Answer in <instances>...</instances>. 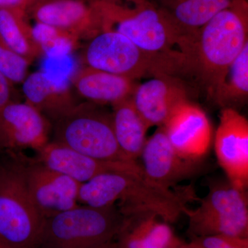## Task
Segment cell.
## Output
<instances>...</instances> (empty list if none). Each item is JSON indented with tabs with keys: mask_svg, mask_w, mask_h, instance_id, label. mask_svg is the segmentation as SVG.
<instances>
[{
	"mask_svg": "<svg viewBox=\"0 0 248 248\" xmlns=\"http://www.w3.org/2000/svg\"><path fill=\"white\" fill-rule=\"evenodd\" d=\"M112 107V126L117 144L127 160L138 162L149 128L135 108L131 97Z\"/></svg>",
	"mask_w": 248,
	"mask_h": 248,
	"instance_id": "20",
	"label": "cell"
},
{
	"mask_svg": "<svg viewBox=\"0 0 248 248\" xmlns=\"http://www.w3.org/2000/svg\"><path fill=\"white\" fill-rule=\"evenodd\" d=\"M187 246L189 248H248V238L211 235L194 237Z\"/></svg>",
	"mask_w": 248,
	"mask_h": 248,
	"instance_id": "25",
	"label": "cell"
},
{
	"mask_svg": "<svg viewBox=\"0 0 248 248\" xmlns=\"http://www.w3.org/2000/svg\"><path fill=\"white\" fill-rule=\"evenodd\" d=\"M37 0H0V9L20 10L27 13Z\"/></svg>",
	"mask_w": 248,
	"mask_h": 248,
	"instance_id": "27",
	"label": "cell"
},
{
	"mask_svg": "<svg viewBox=\"0 0 248 248\" xmlns=\"http://www.w3.org/2000/svg\"><path fill=\"white\" fill-rule=\"evenodd\" d=\"M13 101H16L14 84L0 72V110Z\"/></svg>",
	"mask_w": 248,
	"mask_h": 248,
	"instance_id": "26",
	"label": "cell"
},
{
	"mask_svg": "<svg viewBox=\"0 0 248 248\" xmlns=\"http://www.w3.org/2000/svg\"><path fill=\"white\" fill-rule=\"evenodd\" d=\"M22 93L26 103L53 123L77 104L68 83L44 71L28 75Z\"/></svg>",
	"mask_w": 248,
	"mask_h": 248,
	"instance_id": "16",
	"label": "cell"
},
{
	"mask_svg": "<svg viewBox=\"0 0 248 248\" xmlns=\"http://www.w3.org/2000/svg\"><path fill=\"white\" fill-rule=\"evenodd\" d=\"M37 153V161L80 184L103 173L134 170L141 168L138 162L101 161L53 141H49Z\"/></svg>",
	"mask_w": 248,
	"mask_h": 248,
	"instance_id": "15",
	"label": "cell"
},
{
	"mask_svg": "<svg viewBox=\"0 0 248 248\" xmlns=\"http://www.w3.org/2000/svg\"><path fill=\"white\" fill-rule=\"evenodd\" d=\"M179 248H189L187 247V244H182Z\"/></svg>",
	"mask_w": 248,
	"mask_h": 248,
	"instance_id": "31",
	"label": "cell"
},
{
	"mask_svg": "<svg viewBox=\"0 0 248 248\" xmlns=\"http://www.w3.org/2000/svg\"><path fill=\"white\" fill-rule=\"evenodd\" d=\"M115 241L119 248H164L182 244L169 223L152 213L127 217Z\"/></svg>",
	"mask_w": 248,
	"mask_h": 248,
	"instance_id": "18",
	"label": "cell"
},
{
	"mask_svg": "<svg viewBox=\"0 0 248 248\" xmlns=\"http://www.w3.org/2000/svg\"><path fill=\"white\" fill-rule=\"evenodd\" d=\"M182 244H184V243H182V244H181L174 245V246H169V247L164 248H179L181 246H182Z\"/></svg>",
	"mask_w": 248,
	"mask_h": 248,
	"instance_id": "30",
	"label": "cell"
},
{
	"mask_svg": "<svg viewBox=\"0 0 248 248\" xmlns=\"http://www.w3.org/2000/svg\"><path fill=\"white\" fill-rule=\"evenodd\" d=\"M140 158V165L147 177L168 189L196 177L203 170L202 161H191L179 155L163 126L147 139Z\"/></svg>",
	"mask_w": 248,
	"mask_h": 248,
	"instance_id": "12",
	"label": "cell"
},
{
	"mask_svg": "<svg viewBox=\"0 0 248 248\" xmlns=\"http://www.w3.org/2000/svg\"><path fill=\"white\" fill-rule=\"evenodd\" d=\"M102 31L119 32L142 50L168 57L186 68L195 37L184 34L151 0H90Z\"/></svg>",
	"mask_w": 248,
	"mask_h": 248,
	"instance_id": "1",
	"label": "cell"
},
{
	"mask_svg": "<svg viewBox=\"0 0 248 248\" xmlns=\"http://www.w3.org/2000/svg\"><path fill=\"white\" fill-rule=\"evenodd\" d=\"M170 142L185 159L202 161L213 143V128L203 109L187 100L174 110L162 125Z\"/></svg>",
	"mask_w": 248,
	"mask_h": 248,
	"instance_id": "10",
	"label": "cell"
},
{
	"mask_svg": "<svg viewBox=\"0 0 248 248\" xmlns=\"http://www.w3.org/2000/svg\"><path fill=\"white\" fill-rule=\"evenodd\" d=\"M53 130V141L81 154L101 161L131 162L117 144L112 113L99 104L89 102L77 104L54 122Z\"/></svg>",
	"mask_w": 248,
	"mask_h": 248,
	"instance_id": "5",
	"label": "cell"
},
{
	"mask_svg": "<svg viewBox=\"0 0 248 248\" xmlns=\"http://www.w3.org/2000/svg\"><path fill=\"white\" fill-rule=\"evenodd\" d=\"M50 121L27 103H9L0 110V151H36L49 142Z\"/></svg>",
	"mask_w": 248,
	"mask_h": 248,
	"instance_id": "11",
	"label": "cell"
},
{
	"mask_svg": "<svg viewBox=\"0 0 248 248\" xmlns=\"http://www.w3.org/2000/svg\"><path fill=\"white\" fill-rule=\"evenodd\" d=\"M27 16V12L20 10L0 9V37L15 52L32 62L43 55Z\"/></svg>",
	"mask_w": 248,
	"mask_h": 248,
	"instance_id": "21",
	"label": "cell"
},
{
	"mask_svg": "<svg viewBox=\"0 0 248 248\" xmlns=\"http://www.w3.org/2000/svg\"><path fill=\"white\" fill-rule=\"evenodd\" d=\"M72 83L81 97L99 105L113 106L129 99L137 86L125 77L86 66L73 76Z\"/></svg>",
	"mask_w": 248,
	"mask_h": 248,
	"instance_id": "17",
	"label": "cell"
},
{
	"mask_svg": "<svg viewBox=\"0 0 248 248\" xmlns=\"http://www.w3.org/2000/svg\"><path fill=\"white\" fill-rule=\"evenodd\" d=\"M248 95V44L231 63L213 100L222 108H234L246 102Z\"/></svg>",
	"mask_w": 248,
	"mask_h": 248,
	"instance_id": "22",
	"label": "cell"
},
{
	"mask_svg": "<svg viewBox=\"0 0 248 248\" xmlns=\"http://www.w3.org/2000/svg\"><path fill=\"white\" fill-rule=\"evenodd\" d=\"M36 22L91 40L102 31L100 18L90 0H37L27 11Z\"/></svg>",
	"mask_w": 248,
	"mask_h": 248,
	"instance_id": "13",
	"label": "cell"
},
{
	"mask_svg": "<svg viewBox=\"0 0 248 248\" xmlns=\"http://www.w3.org/2000/svg\"><path fill=\"white\" fill-rule=\"evenodd\" d=\"M97 248H119V247L115 239L113 240V241H110V242L107 243V244L102 245V246H99V247Z\"/></svg>",
	"mask_w": 248,
	"mask_h": 248,
	"instance_id": "28",
	"label": "cell"
},
{
	"mask_svg": "<svg viewBox=\"0 0 248 248\" xmlns=\"http://www.w3.org/2000/svg\"><path fill=\"white\" fill-rule=\"evenodd\" d=\"M32 35L42 55L50 58H64L78 47L80 39L66 31L36 22Z\"/></svg>",
	"mask_w": 248,
	"mask_h": 248,
	"instance_id": "23",
	"label": "cell"
},
{
	"mask_svg": "<svg viewBox=\"0 0 248 248\" xmlns=\"http://www.w3.org/2000/svg\"><path fill=\"white\" fill-rule=\"evenodd\" d=\"M195 210L186 207L189 232L193 237L226 235L248 238V190L226 180L211 181L209 192Z\"/></svg>",
	"mask_w": 248,
	"mask_h": 248,
	"instance_id": "7",
	"label": "cell"
},
{
	"mask_svg": "<svg viewBox=\"0 0 248 248\" xmlns=\"http://www.w3.org/2000/svg\"><path fill=\"white\" fill-rule=\"evenodd\" d=\"M126 219L117 205H78L44 219L37 248H97L115 240Z\"/></svg>",
	"mask_w": 248,
	"mask_h": 248,
	"instance_id": "3",
	"label": "cell"
},
{
	"mask_svg": "<svg viewBox=\"0 0 248 248\" xmlns=\"http://www.w3.org/2000/svg\"><path fill=\"white\" fill-rule=\"evenodd\" d=\"M0 248H13L11 247V246H9V245L6 244V243H4V241L0 240Z\"/></svg>",
	"mask_w": 248,
	"mask_h": 248,
	"instance_id": "29",
	"label": "cell"
},
{
	"mask_svg": "<svg viewBox=\"0 0 248 248\" xmlns=\"http://www.w3.org/2000/svg\"><path fill=\"white\" fill-rule=\"evenodd\" d=\"M28 192L45 219L78 206L80 183L36 161L23 166Z\"/></svg>",
	"mask_w": 248,
	"mask_h": 248,
	"instance_id": "9",
	"label": "cell"
},
{
	"mask_svg": "<svg viewBox=\"0 0 248 248\" xmlns=\"http://www.w3.org/2000/svg\"><path fill=\"white\" fill-rule=\"evenodd\" d=\"M151 1H155V0H151Z\"/></svg>",
	"mask_w": 248,
	"mask_h": 248,
	"instance_id": "32",
	"label": "cell"
},
{
	"mask_svg": "<svg viewBox=\"0 0 248 248\" xmlns=\"http://www.w3.org/2000/svg\"><path fill=\"white\" fill-rule=\"evenodd\" d=\"M82 60L86 66L125 77L135 81L142 77L179 73L177 62L142 50L128 37L112 31H101L86 45Z\"/></svg>",
	"mask_w": 248,
	"mask_h": 248,
	"instance_id": "4",
	"label": "cell"
},
{
	"mask_svg": "<svg viewBox=\"0 0 248 248\" xmlns=\"http://www.w3.org/2000/svg\"><path fill=\"white\" fill-rule=\"evenodd\" d=\"M31 62L15 52L0 37V72L11 84H22Z\"/></svg>",
	"mask_w": 248,
	"mask_h": 248,
	"instance_id": "24",
	"label": "cell"
},
{
	"mask_svg": "<svg viewBox=\"0 0 248 248\" xmlns=\"http://www.w3.org/2000/svg\"><path fill=\"white\" fill-rule=\"evenodd\" d=\"M131 99L149 128L162 126L179 104L189 100L184 83L169 75L155 76L137 84Z\"/></svg>",
	"mask_w": 248,
	"mask_h": 248,
	"instance_id": "14",
	"label": "cell"
},
{
	"mask_svg": "<svg viewBox=\"0 0 248 248\" xmlns=\"http://www.w3.org/2000/svg\"><path fill=\"white\" fill-rule=\"evenodd\" d=\"M44 218L28 192L22 164H0V240L13 248H37Z\"/></svg>",
	"mask_w": 248,
	"mask_h": 248,
	"instance_id": "6",
	"label": "cell"
},
{
	"mask_svg": "<svg viewBox=\"0 0 248 248\" xmlns=\"http://www.w3.org/2000/svg\"><path fill=\"white\" fill-rule=\"evenodd\" d=\"M234 0H155L186 35L195 37L212 18L231 6Z\"/></svg>",
	"mask_w": 248,
	"mask_h": 248,
	"instance_id": "19",
	"label": "cell"
},
{
	"mask_svg": "<svg viewBox=\"0 0 248 248\" xmlns=\"http://www.w3.org/2000/svg\"><path fill=\"white\" fill-rule=\"evenodd\" d=\"M248 44V0H234L197 32L186 73L195 76L213 99L231 63Z\"/></svg>",
	"mask_w": 248,
	"mask_h": 248,
	"instance_id": "2",
	"label": "cell"
},
{
	"mask_svg": "<svg viewBox=\"0 0 248 248\" xmlns=\"http://www.w3.org/2000/svg\"><path fill=\"white\" fill-rule=\"evenodd\" d=\"M217 161L232 185L248 187V122L235 108H223L213 139Z\"/></svg>",
	"mask_w": 248,
	"mask_h": 248,
	"instance_id": "8",
	"label": "cell"
}]
</instances>
